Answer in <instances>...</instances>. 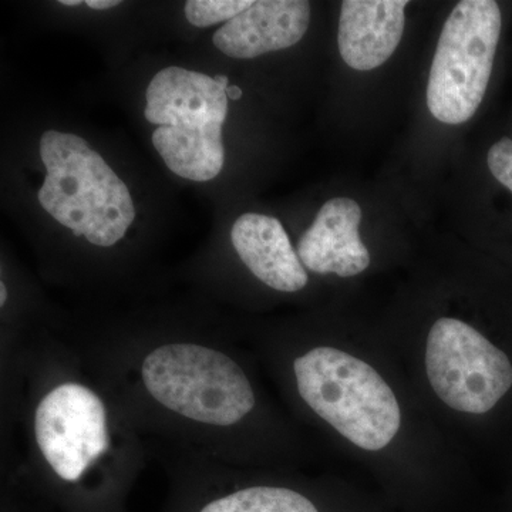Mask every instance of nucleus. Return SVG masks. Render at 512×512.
Returning <instances> with one entry per match:
<instances>
[{"label": "nucleus", "mask_w": 512, "mask_h": 512, "mask_svg": "<svg viewBox=\"0 0 512 512\" xmlns=\"http://www.w3.org/2000/svg\"><path fill=\"white\" fill-rule=\"evenodd\" d=\"M119 0H86V6L94 10H107L119 6Z\"/></svg>", "instance_id": "2eb2a0df"}, {"label": "nucleus", "mask_w": 512, "mask_h": 512, "mask_svg": "<svg viewBox=\"0 0 512 512\" xmlns=\"http://www.w3.org/2000/svg\"><path fill=\"white\" fill-rule=\"evenodd\" d=\"M35 427L40 451L66 481L79 480L109 447L104 404L82 384H62L47 394Z\"/></svg>", "instance_id": "0eeeda50"}, {"label": "nucleus", "mask_w": 512, "mask_h": 512, "mask_svg": "<svg viewBox=\"0 0 512 512\" xmlns=\"http://www.w3.org/2000/svg\"><path fill=\"white\" fill-rule=\"evenodd\" d=\"M249 0H190L185 3V16L191 25L208 28L217 23L229 22L251 8Z\"/></svg>", "instance_id": "ddd939ff"}, {"label": "nucleus", "mask_w": 512, "mask_h": 512, "mask_svg": "<svg viewBox=\"0 0 512 512\" xmlns=\"http://www.w3.org/2000/svg\"><path fill=\"white\" fill-rule=\"evenodd\" d=\"M215 82H218L222 84V86L228 87V77L224 76V74H217V76L214 77Z\"/></svg>", "instance_id": "6ab92c4d"}, {"label": "nucleus", "mask_w": 512, "mask_h": 512, "mask_svg": "<svg viewBox=\"0 0 512 512\" xmlns=\"http://www.w3.org/2000/svg\"><path fill=\"white\" fill-rule=\"evenodd\" d=\"M362 208L350 198H333L320 208L312 227L302 235L298 255L316 274L350 278L370 265V254L359 235Z\"/></svg>", "instance_id": "1a4fd4ad"}, {"label": "nucleus", "mask_w": 512, "mask_h": 512, "mask_svg": "<svg viewBox=\"0 0 512 512\" xmlns=\"http://www.w3.org/2000/svg\"><path fill=\"white\" fill-rule=\"evenodd\" d=\"M501 33V10L493 0H463L441 30L427 84L434 119L466 123L476 114L490 82Z\"/></svg>", "instance_id": "39448f33"}, {"label": "nucleus", "mask_w": 512, "mask_h": 512, "mask_svg": "<svg viewBox=\"0 0 512 512\" xmlns=\"http://www.w3.org/2000/svg\"><path fill=\"white\" fill-rule=\"evenodd\" d=\"M59 3L60 5L70 6V8H73V6L82 5L83 2H80V0H60Z\"/></svg>", "instance_id": "a211bd4d"}, {"label": "nucleus", "mask_w": 512, "mask_h": 512, "mask_svg": "<svg viewBox=\"0 0 512 512\" xmlns=\"http://www.w3.org/2000/svg\"><path fill=\"white\" fill-rule=\"evenodd\" d=\"M141 375L158 403L198 423L232 426L255 406L244 370L231 357L205 346H161L144 359Z\"/></svg>", "instance_id": "20e7f679"}, {"label": "nucleus", "mask_w": 512, "mask_h": 512, "mask_svg": "<svg viewBox=\"0 0 512 512\" xmlns=\"http://www.w3.org/2000/svg\"><path fill=\"white\" fill-rule=\"evenodd\" d=\"M227 86L183 67L161 70L148 86L144 117L158 126L154 148L185 180H214L225 163L222 126L228 114Z\"/></svg>", "instance_id": "f03ea898"}, {"label": "nucleus", "mask_w": 512, "mask_h": 512, "mask_svg": "<svg viewBox=\"0 0 512 512\" xmlns=\"http://www.w3.org/2000/svg\"><path fill=\"white\" fill-rule=\"evenodd\" d=\"M225 92H227L228 99L235 100V101L241 100L242 90L239 89L238 86H228L227 90H225Z\"/></svg>", "instance_id": "dca6fc26"}, {"label": "nucleus", "mask_w": 512, "mask_h": 512, "mask_svg": "<svg viewBox=\"0 0 512 512\" xmlns=\"http://www.w3.org/2000/svg\"><path fill=\"white\" fill-rule=\"evenodd\" d=\"M299 394L345 439L367 451L396 436L402 413L383 377L363 360L333 348H316L293 363Z\"/></svg>", "instance_id": "7ed1b4c3"}, {"label": "nucleus", "mask_w": 512, "mask_h": 512, "mask_svg": "<svg viewBox=\"0 0 512 512\" xmlns=\"http://www.w3.org/2000/svg\"><path fill=\"white\" fill-rule=\"evenodd\" d=\"M201 512H319L302 494L289 488L251 487L212 501Z\"/></svg>", "instance_id": "f8f14e48"}, {"label": "nucleus", "mask_w": 512, "mask_h": 512, "mask_svg": "<svg viewBox=\"0 0 512 512\" xmlns=\"http://www.w3.org/2000/svg\"><path fill=\"white\" fill-rule=\"evenodd\" d=\"M231 239L241 261L269 288L298 292L308 284V272L276 218L255 212L241 215Z\"/></svg>", "instance_id": "9b49d317"}, {"label": "nucleus", "mask_w": 512, "mask_h": 512, "mask_svg": "<svg viewBox=\"0 0 512 512\" xmlns=\"http://www.w3.org/2000/svg\"><path fill=\"white\" fill-rule=\"evenodd\" d=\"M406 0H345L339 19L340 55L352 69L369 72L389 60L402 40Z\"/></svg>", "instance_id": "9d476101"}, {"label": "nucleus", "mask_w": 512, "mask_h": 512, "mask_svg": "<svg viewBox=\"0 0 512 512\" xmlns=\"http://www.w3.org/2000/svg\"><path fill=\"white\" fill-rule=\"evenodd\" d=\"M488 168L498 183L512 192V140L501 138L488 151Z\"/></svg>", "instance_id": "4468645a"}, {"label": "nucleus", "mask_w": 512, "mask_h": 512, "mask_svg": "<svg viewBox=\"0 0 512 512\" xmlns=\"http://www.w3.org/2000/svg\"><path fill=\"white\" fill-rule=\"evenodd\" d=\"M426 367L434 392L458 412L488 413L512 387L508 356L457 319L434 323L427 339Z\"/></svg>", "instance_id": "423d86ee"}, {"label": "nucleus", "mask_w": 512, "mask_h": 512, "mask_svg": "<svg viewBox=\"0 0 512 512\" xmlns=\"http://www.w3.org/2000/svg\"><path fill=\"white\" fill-rule=\"evenodd\" d=\"M309 22L311 3L305 0H259L218 29L212 42L232 59H255L295 46Z\"/></svg>", "instance_id": "6e6552de"}, {"label": "nucleus", "mask_w": 512, "mask_h": 512, "mask_svg": "<svg viewBox=\"0 0 512 512\" xmlns=\"http://www.w3.org/2000/svg\"><path fill=\"white\" fill-rule=\"evenodd\" d=\"M40 157L47 175L37 197L57 222L97 247L124 238L136 218L130 191L86 140L46 131Z\"/></svg>", "instance_id": "f257e3e1"}, {"label": "nucleus", "mask_w": 512, "mask_h": 512, "mask_svg": "<svg viewBox=\"0 0 512 512\" xmlns=\"http://www.w3.org/2000/svg\"><path fill=\"white\" fill-rule=\"evenodd\" d=\"M6 299H8V291H6L5 284H0V305H5Z\"/></svg>", "instance_id": "f3484780"}]
</instances>
